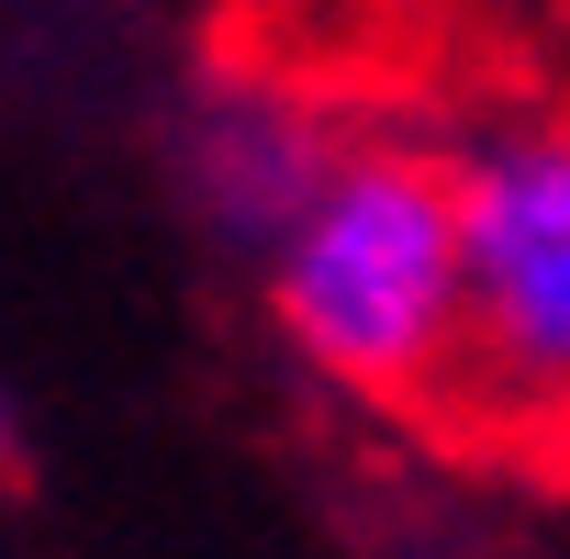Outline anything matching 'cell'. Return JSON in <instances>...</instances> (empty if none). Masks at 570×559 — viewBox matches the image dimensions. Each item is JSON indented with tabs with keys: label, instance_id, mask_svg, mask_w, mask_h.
<instances>
[{
	"label": "cell",
	"instance_id": "5b68a950",
	"mask_svg": "<svg viewBox=\"0 0 570 559\" xmlns=\"http://www.w3.org/2000/svg\"><path fill=\"white\" fill-rule=\"evenodd\" d=\"M0 470H12V403H0Z\"/></svg>",
	"mask_w": 570,
	"mask_h": 559
},
{
	"label": "cell",
	"instance_id": "7a4b0ae2",
	"mask_svg": "<svg viewBox=\"0 0 570 559\" xmlns=\"http://www.w3.org/2000/svg\"><path fill=\"white\" fill-rule=\"evenodd\" d=\"M459 213V392L448 425L537 448L570 414V112H481L448 135Z\"/></svg>",
	"mask_w": 570,
	"mask_h": 559
},
{
	"label": "cell",
	"instance_id": "6da1fadb",
	"mask_svg": "<svg viewBox=\"0 0 570 559\" xmlns=\"http://www.w3.org/2000/svg\"><path fill=\"white\" fill-rule=\"evenodd\" d=\"M257 314L314 392L358 414H448L459 392V213L448 146L347 135L303 224L257 257Z\"/></svg>",
	"mask_w": 570,
	"mask_h": 559
},
{
	"label": "cell",
	"instance_id": "8992f818",
	"mask_svg": "<svg viewBox=\"0 0 570 559\" xmlns=\"http://www.w3.org/2000/svg\"><path fill=\"white\" fill-rule=\"evenodd\" d=\"M537 12H548V23H570V0H537Z\"/></svg>",
	"mask_w": 570,
	"mask_h": 559
},
{
	"label": "cell",
	"instance_id": "277c9868",
	"mask_svg": "<svg viewBox=\"0 0 570 559\" xmlns=\"http://www.w3.org/2000/svg\"><path fill=\"white\" fill-rule=\"evenodd\" d=\"M537 470H548V481H559V492H570V414H559V425H548V437H537Z\"/></svg>",
	"mask_w": 570,
	"mask_h": 559
},
{
	"label": "cell",
	"instance_id": "3957f363",
	"mask_svg": "<svg viewBox=\"0 0 570 559\" xmlns=\"http://www.w3.org/2000/svg\"><path fill=\"white\" fill-rule=\"evenodd\" d=\"M336 112L279 68H213L168 124V190L224 257H268L336 168Z\"/></svg>",
	"mask_w": 570,
	"mask_h": 559
}]
</instances>
